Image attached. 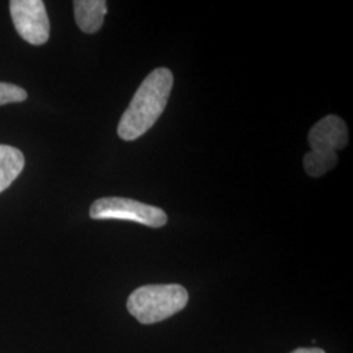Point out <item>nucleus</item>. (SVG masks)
Returning <instances> with one entry per match:
<instances>
[{
    "mask_svg": "<svg viewBox=\"0 0 353 353\" xmlns=\"http://www.w3.org/2000/svg\"><path fill=\"white\" fill-rule=\"evenodd\" d=\"M28 93L26 89L14 85L12 83L0 81V106L7 103L26 101Z\"/></svg>",
    "mask_w": 353,
    "mask_h": 353,
    "instance_id": "9",
    "label": "nucleus"
},
{
    "mask_svg": "<svg viewBox=\"0 0 353 353\" xmlns=\"http://www.w3.org/2000/svg\"><path fill=\"white\" fill-rule=\"evenodd\" d=\"M310 152L318 154H336L348 144V128L338 115H327L312 127L309 132Z\"/></svg>",
    "mask_w": 353,
    "mask_h": 353,
    "instance_id": "5",
    "label": "nucleus"
},
{
    "mask_svg": "<svg viewBox=\"0 0 353 353\" xmlns=\"http://www.w3.org/2000/svg\"><path fill=\"white\" fill-rule=\"evenodd\" d=\"M189 303V293L179 284L144 285L127 300L128 313L143 325L165 321L179 313Z\"/></svg>",
    "mask_w": 353,
    "mask_h": 353,
    "instance_id": "2",
    "label": "nucleus"
},
{
    "mask_svg": "<svg viewBox=\"0 0 353 353\" xmlns=\"http://www.w3.org/2000/svg\"><path fill=\"white\" fill-rule=\"evenodd\" d=\"M173 88V74L156 68L140 84L118 125V137L125 141L139 139L164 113Z\"/></svg>",
    "mask_w": 353,
    "mask_h": 353,
    "instance_id": "1",
    "label": "nucleus"
},
{
    "mask_svg": "<svg viewBox=\"0 0 353 353\" xmlns=\"http://www.w3.org/2000/svg\"><path fill=\"white\" fill-rule=\"evenodd\" d=\"M76 24L81 32L93 34L101 29L108 4L105 0H76L74 3Z\"/></svg>",
    "mask_w": 353,
    "mask_h": 353,
    "instance_id": "6",
    "label": "nucleus"
},
{
    "mask_svg": "<svg viewBox=\"0 0 353 353\" xmlns=\"http://www.w3.org/2000/svg\"><path fill=\"white\" fill-rule=\"evenodd\" d=\"M338 164L336 154H318L314 152H307L303 157L305 172L310 176H321L326 174Z\"/></svg>",
    "mask_w": 353,
    "mask_h": 353,
    "instance_id": "8",
    "label": "nucleus"
},
{
    "mask_svg": "<svg viewBox=\"0 0 353 353\" xmlns=\"http://www.w3.org/2000/svg\"><path fill=\"white\" fill-rule=\"evenodd\" d=\"M10 11L19 36L28 43L41 46L50 36V21L41 0H12Z\"/></svg>",
    "mask_w": 353,
    "mask_h": 353,
    "instance_id": "4",
    "label": "nucleus"
},
{
    "mask_svg": "<svg viewBox=\"0 0 353 353\" xmlns=\"http://www.w3.org/2000/svg\"><path fill=\"white\" fill-rule=\"evenodd\" d=\"M89 214L94 220H126L150 228L164 227L168 216L164 210L130 198H100L90 205Z\"/></svg>",
    "mask_w": 353,
    "mask_h": 353,
    "instance_id": "3",
    "label": "nucleus"
},
{
    "mask_svg": "<svg viewBox=\"0 0 353 353\" xmlns=\"http://www.w3.org/2000/svg\"><path fill=\"white\" fill-rule=\"evenodd\" d=\"M290 353H326L321 348H297Z\"/></svg>",
    "mask_w": 353,
    "mask_h": 353,
    "instance_id": "10",
    "label": "nucleus"
},
{
    "mask_svg": "<svg viewBox=\"0 0 353 353\" xmlns=\"http://www.w3.org/2000/svg\"><path fill=\"white\" fill-rule=\"evenodd\" d=\"M26 165L23 152L12 145L0 144V194L11 186Z\"/></svg>",
    "mask_w": 353,
    "mask_h": 353,
    "instance_id": "7",
    "label": "nucleus"
}]
</instances>
